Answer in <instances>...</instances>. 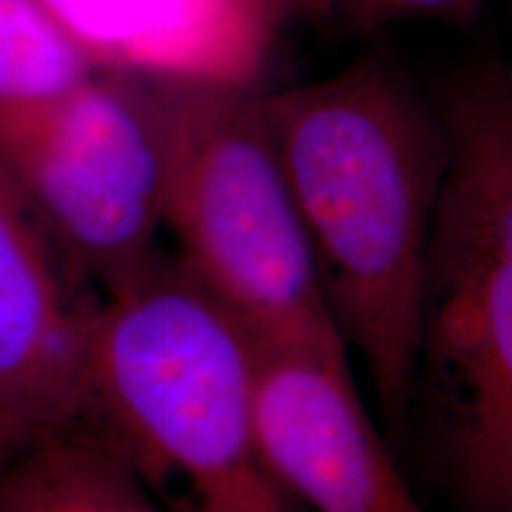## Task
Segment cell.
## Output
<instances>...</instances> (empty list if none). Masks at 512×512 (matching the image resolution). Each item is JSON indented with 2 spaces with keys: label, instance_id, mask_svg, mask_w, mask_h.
Segmentation results:
<instances>
[{
  "label": "cell",
  "instance_id": "1",
  "mask_svg": "<svg viewBox=\"0 0 512 512\" xmlns=\"http://www.w3.org/2000/svg\"><path fill=\"white\" fill-rule=\"evenodd\" d=\"M264 110L330 316L401 430L448 157L437 102L394 55L366 50L323 79L264 93Z\"/></svg>",
  "mask_w": 512,
  "mask_h": 512
},
{
  "label": "cell",
  "instance_id": "2",
  "mask_svg": "<svg viewBox=\"0 0 512 512\" xmlns=\"http://www.w3.org/2000/svg\"><path fill=\"white\" fill-rule=\"evenodd\" d=\"M83 370L86 418L174 512H306L261 446L254 342L176 254L91 304Z\"/></svg>",
  "mask_w": 512,
  "mask_h": 512
},
{
  "label": "cell",
  "instance_id": "3",
  "mask_svg": "<svg viewBox=\"0 0 512 512\" xmlns=\"http://www.w3.org/2000/svg\"><path fill=\"white\" fill-rule=\"evenodd\" d=\"M446 174L422 280L415 403L467 512H512V72L441 95Z\"/></svg>",
  "mask_w": 512,
  "mask_h": 512
},
{
  "label": "cell",
  "instance_id": "4",
  "mask_svg": "<svg viewBox=\"0 0 512 512\" xmlns=\"http://www.w3.org/2000/svg\"><path fill=\"white\" fill-rule=\"evenodd\" d=\"M155 79L164 128V228L176 259L256 349L349 358L325 304L256 86Z\"/></svg>",
  "mask_w": 512,
  "mask_h": 512
},
{
  "label": "cell",
  "instance_id": "5",
  "mask_svg": "<svg viewBox=\"0 0 512 512\" xmlns=\"http://www.w3.org/2000/svg\"><path fill=\"white\" fill-rule=\"evenodd\" d=\"M0 159L60 259L102 292L162 252L166 155L152 76L98 69L0 133Z\"/></svg>",
  "mask_w": 512,
  "mask_h": 512
},
{
  "label": "cell",
  "instance_id": "6",
  "mask_svg": "<svg viewBox=\"0 0 512 512\" xmlns=\"http://www.w3.org/2000/svg\"><path fill=\"white\" fill-rule=\"evenodd\" d=\"M256 422L268 465L306 512H422L349 358L256 349Z\"/></svg>",
  "mask_w": 512,
  "mask_h": 512
},
{
  "label": "cell",
  "instance_id": "7",
  "mask_svg": "<svg viewBox=\"0 0 512 512\" xmlns=\"http://www.w3.org/2000/svg\"><path fill=\"white\" fill-rule=\"evenodd\" d=\"M88 311L69 297L60 254L0 159V403L38 434L86 418Z\"/></svg>",
  "mask_w": 512,
  "mask_h": 512
},
{
  "label": "cell",
  "instance_id": "8",
  "mask_svg": "<svg viewBox=\"0 0 512 512\" xmlns=\"http://www.w3.org/2000/svg\"><path fill=\"white\" fill-rule=\"evenodd\" d=\"M102 72L256 86L285 17L266 0H36Z\"/></svg>",
  "mask_w": 512,
  "mask_h": 512
},
{
  "label": "cell",
  "instance_id": "9",
  "mask_svg": "<svg viewBox=\"0 0 512 512\" xmlns=\"http://www.w3.org/2000/svg\"><path fill=\"white\" fill-rule=\"evenodd\" d=\"M95 72L36 0H0V133L48 110Z\"/></svg>",
  "mask_w": 512,
  "mask_h": 512
},
{
  "label": "cell",
  "instance_id": "10",
  "mask_svg": "<svg viewBox=\"0 0 512 512\" xmlns=\"http://www.w3.org/2000/svg\"><path fill=\"white\" fill-rule=\"evenodd\" d=\"M0 512H83L74 422L31 441L0 467Z\"/></svg>",
  "mask_w": 512,
  "mask_h": 512
},
{
  "label": "cell",
  "instance_id": "11",
  "mask_svg": "<svg viewBox=\"0 0 512 512\" xmlns=\"http://www.w3.org/2000/svg\"><path fill=\"white\" fill-rule=\"evenodd\" d=\"M486 0H335V19L356 31H377L408 19L460 17Z\"/></svg>",
  "mask_w": 512,
  "mask_h": 512
},
{
  "label": "cell",
  "instance_id": "12",
  "mask_svg": "<svg viewBox=\"0 0 512 512\" xmlns=\"http://www.w3.org/2000/svg\"><path fill=\"white\" fill-rule=\"evenodd\" d=\"M38 437H43V434L31 430L27 422L19 420L17 415H12L0 403V467L15 458L19 451H24Z\"/></svg>",
  "mask_w": 512,
  "mask_h": 512
},
{
  "label": "cell",
  "instance_id": "13",
  "mask_svg": "<svg viewBox=\"0 0 512 512\" xmlns=\"http://www.w3.org/2000/svg\"><path fill=\"white\" fill-rule=\"evenodd\" d=\"M280 15L302 22H330L335 19V0H266Z\"/></svg>",
  "mask_w": 512,
  "mask_h": 512
},
{
  "label": "cell",
  "instance_id": "14",
  "mask_svg": "<svg viewBox=\"0 0 512 512\" xmlns=\"http://www.w3.org/2000/svg\"><path fill=\"white\" fill-rule=\"evenodd\" d=\"M508 5H510V12H512V0H508ZM510 72H512V64H510Z\"/></svg>",
  "mask_w": 512,
  "mask_h": 512
}]
</instances>
